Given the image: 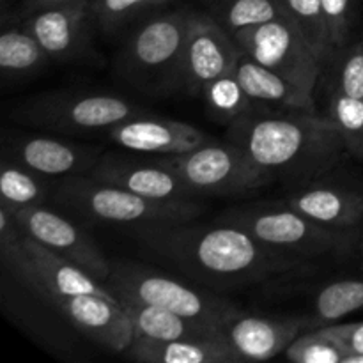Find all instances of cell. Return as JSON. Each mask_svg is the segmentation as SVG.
I'll list each match as a JSON object with an SVG mask.
<instances>
[{"label": "cell", "mask_w": 363, "mask_h": 363, "mask_svg": "<svg viewBox=\"0 0 363 363\" xmlns=\"http://www.w3.org/2000/svg\"><path fill=\"white\" fill-rule=\"evenodd\" d=\"M2 262L25 286L32 287L48 301L77 294L113 298L91 273L25 233L13 245L2 248Z\"/></svg>", "instance_id": "cell-10"}, {"label": "cell", "mask_w": 363, "mask_h": 363, "mask_svg": "<svg viewBox=\"0 0 363 363\" xmlns=\"http://www.w3.org/2000/svg\"><path fill=\"white\" fill-rule=\"evenodd\" d=\"M284 14L296 25L323 62L328 64L330 50L326 41L325 20H323L321 0H279Z\"/></svg>", "instance_id": "cell-29"}, {"label": "cell", "mask_w": 363, "mask_h": 363, "mask_svg": "<svg viewBox=\"0 0 363 363\" xmlns=\"http://www.w3.org/2000/svg\"><path fill=\"white\" fill-rule=\"evenodd\" d=\"M326 66H332L330 92L363 99V38L347 43Z\"/></svg>", "instance_id": "cell-30"}, {"label": "cell", "mask_w": 363, "mask_h": 363, "mask_svg": "<svg viewBox=\"0 0 363 363\" xmlns=\"http://www.w3.org/2000/svg\"><path fill=\"white\" fill-rule=\"evenodd\" d=\"M50 303L59 308L82 333L116 353H123L133 342V323L116 298L77 294L55 298Z\"/></svg>", "instance_id": "cell-17"}, {"label": "cell", "mask_w": 363, "mask_h": 363, "mask_svg": "<svg viewBox=\"0 0 363 363\" xmlns=\"http://www.w3.org/2000/svg\"><path fill=\"white\" fill-rule=\"evenodd\" d=\"M308 325L305 318H262L240 315L222 328L240 360H269L284 353L301 330Z\"/></svg>", "instance_id": "cell-19"}, {"label": "cell", "mask_w": 363, "mask_h": 363, "mask_svg": "<svg viewBox=\"0 0 363 363\" xmlns=\"http://www.w3.org/2000/svg\"><path fill=\"white\" fill-rule=\"evenodd\" d=\"M363 307V280H337L323 287L315 296L319 321H337Z\"/></svg>", "instance_id": "cell-28"}, {"label": "cell", "mask_w": 363, "mask_h": 363, "mask_svg": "<svg viewBox=\"0 0 363 363\" xmlns=\"http://www.w3.org/2000/svg\"><path fill=\"white\" fill-rule=\"evenodd\" d=\"M13 215L27 236L84 268L101 284L110 277L112 262L106 259L99 245L71 218L50 209L46 204L20 209Z\"/></svg>", "instance_id": "cell-11"}, {"label": "cell", "mask_w": 363, "mask_h": 363, "mask_svg": "<svg viewBox=\"0 0 363 363\" xmlns=\"http://www.w3.org/2000/svg\"><path fill=\"white\" fill-rule=\"evenodd\" d=\"M328 335L346 354H363V323H346V325H330L319 328Z\"/></svg>", "instance_id": "cell-34"}, {"label": "cell", "mask_w": 363, "mask_h": 363, "mask_svg": "<svg viewBox=\"0 0 363 363\" xmlns=\"http://www.w3.org/2000/svg\"><path fill=\"white\" fill-rule=\"evenodd\" d=\"M105 137L124 151L155 156L183 155L211 140L191 124L147 112L124 119L106 130Z\"/></svg>", "instance_id": "cell-15"}, {"label": "cell", "mask_w": 363, "mask_h": 363, "mask_svg": "<svg viewBox=\"0 0 363 363\" xmlns=\"http://www.w3.org/2000/svg\"><path fill=\"white\" fill-rule=\"evenodd\" d=\"M328 116L340 131L347 155L363 160V99L330 92Z\"/></svg>", "instance_id": "cell-27"}, {"label": "cell", "mask_w": 363, "mask_h": 363, "mask_svg": "<svg viewBox=\"0 0 363 363\" xmlns=\"http://www.w3.org/2000/svg\"><path fill=\"white\" fill-rule=\"evenodd\" d=\"M202 96H204L206 105H208L213 117L227 124L234 123L240 117L250 116V113L255 112H262L248 98L245 89L241 87L234 69L206 85L204 91H202Z\"/></svg>", "instance_id": "cell-26"}, {"label": "cell", "mask_w": 363, "mask_h": 363, "mask_svg": "<svg viewBox=\"0 0 363 363\" xmlns=\"http://www.w3.org/2000/svg\"><path fill=\"white\" fill-rule=\"evenodd\" d=\"M28 32L38 39L52 60H74L91 52L89 6L50 7L34 11L21 18Z\"/></svg>", "instance_id": "cell-18"}, {"label": "cell", "mask_w": 363, "mask_h": 363, "mask_svg": "<svg viewBox=\"0 0 363 363\" xmlns=\"http://www.w3.org/2000/svg\"><path fill=\"white\" fill-rule=\"evenodd\" d=\"M53 186L55 179L32 172L20 163L2 158V172H0L2 204L0 206L9 209L11 213L45 206V202L52 199Z\"/></svg>", "instance_id": "cell-23"}, {"label": "cell", "mask_w": 363, "mask_h": 363, "mask_svg": "<svg viewBox=\"0 0 363 363\" xmlns=\"http://www.w3.org/2000/svg\"><path fill=\"white\" fill-rule=\"evenodd\" d=\"M91 0H23L21 4V16L34 11L50 9V7H77V6H89Z\"/></svg>", "instance_id": "cell-35"}, {"label": "cell", "mask_w": 363, "mask_h": 363, "mask_svg": "<svg viewBox=\"0 0 363 363\" xmlns=\"http://www.w3.org/2000/svg\"><path fill=\"white\" fill-rule=\"evenodd\" d=\"M286 357L294 363H342L344 353L328 335L315 330L298 335L286 350Z\"/></svg>", "instance_id": "cell-32"}, {"label": "cell", "mask_w": 363, "mask_h": 363, "mask_svg": "<svg viewBox=\"0 0 363 363\" xmlns=\"http://www.w3.org/2000/svg\"><path fill=\"white\" fill-rule=\"evenodd\" d=\"M101 156L96 145L78 144L50 135L7 131L2 138L4 160L20 163L25 169L55 181L85 176L94 169Z\"/></svg>", "instance_id": "cell-12"}, {"label": "cell", "mask_w": 363, "mask_h": 363, "mask_svg": "<svg viewBox=\"0 0 363 363\" xmlns=\"http://www.w3.org/2000/svg\"><path fill=\"white\" fill-rule=\"evenodd\" d=\"M197 197H236L269 184L273 179L234 142L208 140L183 155L158 156Z\"/></svg>", "instance_id": "cell-8"}, {"label": "cell", "mask_w": 363, "mask_h": 363, "mask_svg": "<svg viewBox=\"0 0 363 363\" xmlns=\"http://www.w3.org/2000/svg\"><path fill=\"white\" fill-rule=\"evenodd\" d=\"M208 14L229 34L286 16L279 0H204Z\"/></svg>", "instance_id": "cell-25"}, {"label": "cell", "mask_w": 363, "mask_h": 363, "mask_svg": "<svg viewBox=\"0 0 363 363\" xmlns=\"http://www.w3.org/2000/svg\"><path fill=\"white\" fill-rule=\"evenodd\" d=\"M241 48L208 13H191L183 57L181 91L199 94L208 84L236 67Z\"/></svg>", "instance_id": "cell-13"}, {"label": "cell", "mask_w": 363, "mask_h": 363, "mask_svg": "<svg viewBox=\"0 0 363 363\" xmlns=\"http://www.w3.org/2000/svg\"><path fill=\"white\" fill-rule=\"evenodd\" d=\"M230 35L255 62L314 94L326 64L289 18H275Z\"/></svg>", "instance_id": "cell-9"}, {"label": "cell", "mask_w": 363, "mask_h": 363, "mask_svg": "<svg viewBox=\"0 0 363 363\" xmlns=\"http://www.w3.org/2000/svg\"><path fill=\"white\" fill-rule=\"evenodd\" d=\"M48 60H52L48 53L21 21L4 27L0 34V69L4 77H30L41 71Z\"/></svg>", "instance_id": "cell-24"}, {"label": "cell", "mask_w": 363, "mask_h": 363, "mask_svg": "<svg viewBox=\"0 0 363 363\" xmlns=\"http://www.w3.org/2000/svg\"><path fill=\"white\" fill-rule=\"evenodd\" d=\"M52 201L92 223L130 227L131 230L194 222L204 211L199 201H155L87 174L57 179Z\"/></svg>", "instance_id": "cell-3"}, {"label": "cell", "mask_w": 363, "mask_h": 363, "mask_svg": "<svg viewBox=\"0 0 363 363\" xmlns=\"http://www.w3.org/2000/svg\"><path fill=\"white\" fill-rule=\"evenodd\" d=\"M342 363H363V354H346V357L342 358Z\"/></svg>", "instance_id": "cell-36"}, {"label": "cell", "mask_w": 363, "mask_h": 363, "mask_svg": "<svg viewBox=\"0 0 363 363\" xmlns=\"http://www.w3.org/2000/svg\"><path fill=\"white\" fill-rule=\"evenodd\" d=\"M145 250L215 291L300 275L305 261L272 250L234 223H176L131 230Z\"/></svg>", "instance_id": "cell-1"}, {"label": "cell", "mask_w": 363, "mask_h": 363, "mask_svg": "<svg viewBox=\"0 0 363 363\" xmlns=\"http://www.w3.org/2000/svg\"><path fill=\"white\" fill-rule=\"evenodd\" d=\"M128 357L142 363H238L236 351L223 333L206 339L152 340L135 337Z\"/></svg>", "instance_id": "cell-21"}, {"label": "cell", "mask_w": 363, "mask_h": 363, "mask_svg": "<svg viewBox=\"0 0 363 363\" xmlns=\"http://www.w3.org/2000/svg\"><path fill=\"white\" fill-rule=\"evenodd\" d=\"M87 176L155 201H197L195 191L158 158L144 160L108 152Z\"/></svg>", "instance_id": "cell-14"}, {"label": "cell", "mask_w": 363, "mask_h": 363, "mask_svg": "<svg viewBox=\"0 0 363 363\" xmlns=\"http://www.w3.org/2000/svg\"><path fill=\"white\" fill-rule=\"evenodd\" d=\"M170 0H91L89 11L94 23L106 34L126 27L140 14L163 6Z\"/></svg>", "instance_id": "cell-31"}, {"label": "cell", "mask_w": 363, "mask_h": 363, "mask_svg": "<svg viewBox=\"0 0 363 363\" xmlns=\"http://www.w3.org/2000/svg\"><path fill=\"white\" fill-rule=\"evenodd\" d=\"M191 13L169 11L152 16L124 41L117 71L145 94L163 96L181 91L184 43Z\"/></svg>", "instance_id": "cell-4"}, {"label": "cell", "mask_w": 363, "mask_h": 363, "mask_svg": "<svg viewBox=\"0 0 363 363\" xmlns=\"http://www.w3.org/2000/svg\"><path fill=\"white\" fill-rule=\"evenodd\" d=\"M234 223L272 250L300 261L339 254L351 241V230L319 225L287 202H257L238 206L220 216Z\"/></svg>", "instance_id": "cell-6"}, {"label": "cell", "mask_w": 363, "mask_h": 363, "mask_svg": "<svg viewBox=\"0 0 363 363\" xmlns=\"http://www.w3.org/2000/svg\"><path fill=\"white\" fill-rule=\"evenodd\" d=\"M234 73L248 98L262 112H269V110L272 112H284V110L315 112V101L312 92L303 91L275 71L255 62L243 50H241V55L234 67Z\"/></svg>", "instance_id": "cell-20"}, {"label": "cell", "mask_w": 363, "mask_h": 363, "mask_svg": "<svg viewBox=\"0 0 363 363\" xmlns=\"http://www.w3.org/2000/svg\"><path fill=\"white\" fill-rule=\"evenodd\" d=\"M287 204L319 225L353 230L363 223V188L325 176L300 184Z\"/></svg>", "instance_id": "cell-16"}, {"label": "cell", "mask_w": 363, "mask_h": 363, "mask_svg": "<svg viewBox=\"0 0 363 363\" xmlns=\"http://www.w3.org/2000/svg\"><path fill=\"white\" fill-rule=\"evenodd\" d=\"M142 112L145 110L137 103L108 92H46L20 103L13 119L34 130L91 135L105 133Z\"/></svg>", "instance_id": "cell-7"}, {"label": "cell", "mask_w": 363, "mask_h": 363, "mask_svg": "<svg viewBox=\"0 0 363 363\" xmlns=\"http://www.w3.org/2000/svg\"><path fill=\"white\" fill-rule=\"evenodd\" d=\"M321 11L323 20H325L330 60H332V57L350 43L354 0H321Z\"/></svg>", "instance_id": "cell-33"}, {"label": "cell", "mask_w": 363, "mask_h": 363, "mask_svg": "<svg viewBox=\"0 0 363 363\" xmlns=\"http://www.w3.org/2000/svg\"><path fill=\"white\" fill-rule=\"evenodd\" d=\"M227 140L240 145L273 179L298 184L326 176L347 155L332 117L307 110L240 117L227 128Z\"/></svg>", "instance_id": "cell-2"}, {"label": "cell", "mask_w": 363, "mask_h": 363, "mask_svg": "<svg viewBox=\"0 0 363 363\" xmlns=\"http://www.w3.org/2000/svg\"><path fill=\"white\" fill-rule=\"evenodd\" d=\"M103 286L119 303L160 307L222 328L241 314L240 308L227 298L191 287L158 269L131 261L112 262V273Z\"/></svg>", "instance_id": "cell-5"}, {"label": "cell", "mask_w": 363, "mask_h": 363, "mask_svg": "<svg viewBox=\"0 0 363 363\" xmlns=\"http://www.w3.org/2000/svg\"><path fill=\"white\" fill-rule=\"evenodd\" d=\"M126 308L135 328V337H144L152 340H183V339H206L222 333V326L199 319L184 318L176 312L147 305L121 303Z\"/></svg>", "instance_id": "cell-22"}]
</instances>
